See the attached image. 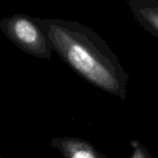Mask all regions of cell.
<instances>
[{
  "mask_svg": "<svg viewBox=\"0 0 158 158\" xmlns=\"http://www.w3.org/2000/svg\"><path fill=\"white\" fill-rule=\"evenodd\" d=\"M51 48L81 78L125 101L129 74L107 43L92 28L62 19L35 18Z\"/></svg>",
  "mask_w": 158,
  "mask_h": 158,
  "instance_id": "obj_1",
  "label": "cell"
},
{
  "mask_svg": "<svg viewBox=\"0 0 158 158\" xmlns=\"http://www.w3.org/2000/svg\"><path fill=\"white\" fill-rule=\"evenodd\" d=\"M0 30L26 54L40 59L52 58L53 50L50 43L35 18L25 14H13L0 20Z\"/></svg>",
  "mask_w": 158,
  "mask_h": 158,
  "instance_id": "obj_2",
  "label": "cell"
},
{
  "mask_svg": "<svg viewBox=\"0 0 158 158\" xmlns=\"http://www.w3.org/2000/svg\"><path fill=\"white\" fill-rule=\"evenodd\" d=\"M50 146L59 151L64 158H108L91 143L76 137L52 138Z\"/></svg>",
  "mask_w": 158,
  "mask_h": 158,
  "instance_id": "obj_3",
  "label": "cell"
},
{
  "mask_svg": "<svg viewBox=\"0 0 158 158\" xmlns=\"http://www.w3.org/2000/svg\"><path fill=\"white\" fill-rule=\"evenodd\" d=\"M128 6L136 21L158 38V0H129Z\"/></svg>",
  "mask_w": 158,
  "mask_h": 158,
  "instance_id": "obj_4",
  "label": "cell"
},
{
  "mask_svg": "<svg viewBox=\"0 0 158 158\" xmlns=\"http://www.w3.org/2000/svg\"><path fill=\"white\" fill-rule=\"evenodd\" d=\"M131 147L132 151L130 158H153L147 148L138 140H132L131 142Z\"/></svg>",
  "mask_w": 158,
  "mask_h": 158,
  "instance_id": "obj_5",
  "label": "cell"
},
{
  "mask_svg": "<svg viewBox=\"0 0 158 158\" xmlns=\"http://www.w3.org/2000/svg\"><path fill=\"white\" fill-rule=\"evenodd\" d=\"M0 158H4V157H0Z\"/></svg>",
  "mask_w": 158,
  "mask_h": 158,
  "instance_id": "obj_6",
  "label": "cell"
}]
</instances>
